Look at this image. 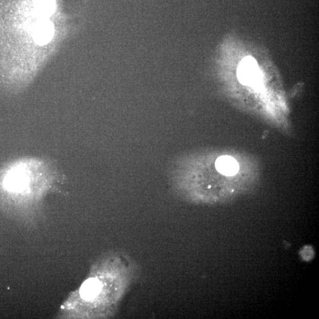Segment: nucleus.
<instances>
[{
  "instance_id": "nucleus-3",
  "label": "nucleus",
  "mask_w": 319,
  "mask_h": 319,
  "mask_svg": "<svg viewBox=\"0 0 319 319\" xmlns=\"http://www.w3.org/2000/svg\"><path fill=\"white\" fill-rule=\"evenodd\" d=\"M101 290V284L97 279L90 278L83 283L81 294L85 300H90L97 296Z\"/></svg>"
},
{
  "instance_id": "nucleus-4",
  "label": "nucleus",
  "mask_w": 319,
  "mask_h": 319,
  "mask_svg": "<svg viewBox=\"0 0 319 319\" xmlns=\"http://www.w3.org/2000/svg\"><path fill=\"white\" fill-rule=\"evenodd\" d=\"M54 35V27L49 22L40 23L35 30L36 39L39 43L49 42Z\"/></svg>"
},
{
  "instance_id": "nucleus-2",
  "label": "nucleus",
  "mask_w": 319,
  "mask_h": 319,
  "mask_svg": "<svg viewBox=\"0 0 319 319\" xmlns=\"http://www.w3.org/2000/svg\"><path fill=\"white\" fill-rule=\"evenodd\" d=\"M217 170L219 173L226 176H233L239 171V165L235 158L228 155L219 157L215 163Z\"/></svg>"
},
{
  "instance_id": "nucleus-5",
  "label": "nucleus",
  "mask_w": 319,
  "mask_h": 319,
  "mask_svg": "<svg viewBox=\"0 0 319 319\" xmlns=\"http://www.w3.org/2000/svg\"><path fill=\"white\" fill-rule=\"evenodd\" d=\"M38 10L43 15H49L54 10V0H38Z\"/></svg>"
},
{
  "instance_id": "nucleus-1",
  "label": "nucleus",
  "mask_w": 319,
  "mask_h": 319,
  "mask_svg": "<svg viewBox=\"0 0 319 319\" xmlns=\"http://www.w3.org/2000/svg\"><path fill=\"white\" fill-rule=\"evenodd\" d=\"M237 75L242 84L258 86L260 84L261 75L255 60L250 57L242 60L238 66Z\"/></svg>"
}]
</instances>
